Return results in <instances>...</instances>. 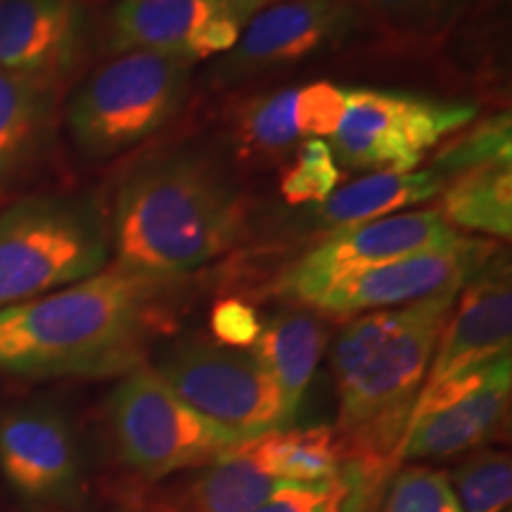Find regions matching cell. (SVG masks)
I'll list each match as a JSON object with an SVG mask.
<instances>
[{"label":"cell","mask_w":512,"mask_h":512,"mask_svg":"<svg viewBox=\"0 0 512 512\" xmlns=\"http://www.w3.org/2000/svg\"><path fill=\"white\" fill-rule=\"evenodd\" d=\"M505 512H510V510H505Z\"/></svg>","instance_id":"cell-32"},{"label":"cell","mask_w":512,"mask_h":512,"mask_svg":"<svg viewBox=\"0 0 512 512\" xmlns=\"http://www.w3.org/2000/svg\"><path fill=\"white\" fill-rule=\"evenodd\" d=\"M351 0H275L242 31L238 46L216 64V79L238 83L335 48L361 27Z\"/></svg>","instance_id":"cell-11"},{"label":"cell","mask_w":512,"mask_h":512,"mask_svg":"<svg viewBox=\"0 0 512 512\" xmlns=\"http://www.w3.org/2000/svg\"><path fill=\"white\" fill-rule=\"evenodd\" d=\"M339 183V166L325 138H306L297 147L294 166L283 174L280 192L290 204L325 202Z\"/></svg>","instance_id":"cell-28"},{"label":"cell","mask_w":512,"mask_h":512,"mask_svg":"<svg viewBox=\"0 0 512 512\" xmlns=\"http://www.w3.org/2000/svg\"><path fill=\"white\" fill-rule=\"evenodd\" d=\"M441 216L465 230L508 240L512 235V162L484 164L441 190Z\"/></svg>","instance_id":"cell-21"},{"label":"cell","mask_w":512,"mask_h":512,"mask_svg":"<svg viewBox=\"0 0 512 512\" xmlns=\"http://www.w3.org/2000/svg\"><path fill=\"white\" fill-rule=\"evenodd\" d=\"M216 342L233 349H252L261 332V320L252 306L240 299H223L214 306L209 318Z\"/></svg>","instance_id":"cell-31"},{"label":"cell","mask_w":512,"mask_h":512,"mask_svg":"<svg viewBox=\"0 0 512 512\" xmlns=\"http://www.w3.org/2000/svg\"><path fill=\"white\" fill-rule=\"evenodd\" d=\"M247 202L200 155L152 157L121 183L112 214L114 264L181 278L238 245Z\"/></svg>","instance_id":"cell-3"},{"label":"cell","mask_w":512,"mask_h":512,"mask_svg":"<svg viewBox=\"0 0 512 512\" xmlns=\"http://www.w3.org/2000/svg\"><path fill=\"white\" fill-rule=\"evenodd\" d=\"M328 344V330L316 313L285 311L261 325L254 347L266 373L283 394L285 411L294 422Z\"/></svg>","instance_id":"cell-18"},{"label":"cell","mask_w":512,"mask_h":512,"mask_svg":"<svg viewBox=\"0 0 512 512\" xmlns=\"http://www.w3.org/2000/svg\"><path fill=\"white\" fill-rule=\"evenodd\" d=\"M280 486L283 482L268 477L242 444L185 486L181 512H252Z\"/></svg>","instance_id":"cell-22"},{"label":"cell","mask_w":512,"mask_h":512,"mask_svg":"<svg viewBox=\"0 0 512 512\" xmlns=\"http://www.w3.org/2000/svg\"><path fill=\"white\" fill-rule=\"evenodd\" d=\"M256 465L283 484H316L342 475L344 446L332 427H306L247 441Z\"/></svg>","instance_id":"cell-20"},{"label":"cell","mask_w":512,"mask_h":512,"mask_svg":"<svg viewBox=\"0 0 512 512\" xmlns=\"http://www.w3.org/2000/svg\"><path fill=\"white\" fill-rule=\"evenodd\" d=\"M110 420L121 460L145 479L207 467L247 444L188 406L152 366L124 375L110 399Z\"/></svg>","instance_id":"cell-6"},{"label":"cell","mask_w":512,"mask_h":512,"mask_svg":"<svg viewBox=\"0 0 512 512\" xmlns=\"http://www.w3.org/2000/svg\"><path fill=\"white\" fill-rule=\"evenodd\" d=\"M505 356H512V273L508 254L496 252L460 290L420 394Z\"/></svg>","instance_id":"cell-13"},{"label":"cell","mask_w":512,"mask_h":512,"mask_svg":"<svg viewBox=\"0 0 512 512\" xmlns=\"http://www.w3.org/2000/svg\"><path fill=\"white\" fill-rule=\"evenodd\" d=\"M0 470L27 498L69 494L79 477L74 437L62 415L24 408L0 422Z\"/></svg>","instance_id":"cell-16"},{"label":"cell","mask_w":512,"mask_h":512,"mask_svg":"<svg viewBox=\"0 0 512 512\" xmlns=\"http://www.w3.org/2000/svg\"><path fill=\"white\" fill-rule=\"evenodd\" d=\"M496 252L494 242L460 238L448 247L403 256L330 287L313 302L311 311L328 316H361L370 311L399 309L448 290H463L467 280Z\"/></svg>","instance_id":"cell-12"},{"label":"cell","mask_w":512,"mask_h":512,"mask_svg":"<svg viewBox=\"0 0 512 512\" xmlns=\"http://www.w3.org/2000/svg\"><path fill=\"white\" fill-rule=\"evenodd\" d=\"M238 136L254 155H283L302 140L297 128V88L247 100L238 110Z\"/></svg>","instance_id":"cell-24"},{"label":"cell","mask_w":512,"mask_h":512,"mask_svg":"<svg viewBox=\"0 0 512 512\" xmlns=\"http://www.w3.org/2000/svg\"><path fill=\"white\" fill-rule=\"evenodd\" d=\"M363 19L403 41L446 34L479 0H351Z\"/></svg>","instance_id":"cell-23"},{"label":"cell","mask_w":512,"mask_h":512,"mask_svg":"<svg viewBox=\"0 0 512 512\" xmlns=\"http://www.w3.org/2000/svg\"><path fill=\"white\" fill-rule=\"evenodd\" d=\"M152 368L188 406L242 441L292 427L278 384L249 349L190 339Z\"/></svg>","instance_id":"cell-8"},{"label":"cell","mask_w":512,"mask_h":512,"mask_svg":"<svg viewBox=\"0 0 512 512\" xmlns=\"http://www.w3.org/2000/svg\"><path fill=\"white\" fill-rule=\"evenodd\" d=\"M57 86L46 76L0 69V185L46 147L55 126Z\"/></svg>","instance_id":"cell-17"},{"label":"cell","mask_w":512,"mask_h":512,"mask_svg":"<svg viewBox=\"0 0 512 512\" xmlns=\"http://www.w3.org/2000/svg\"><path fill=\"white\" fill-rule=\"evenodd\" d=\"M463 235L451 228L439 209L394 214L384 219L330 230V235L299 256L275 283V292L311 309L313 302L344 280L403 256L441 249Z\"/></svg>","instance_id":"cell-9"},{"label":"cell","mask_w":512,"mask_h":512,"mask_svg":"<svg viewBox=\"0 0 512 512\" xmlns=\"http://www.w3.org/2000/svg\"><path fill=\"white\" fill-rule=\"evenodd\" d=\"M347 110L332 133L335 159L354 171H413L432 147L477 119V105L384 88H344Z\"/></svg>","instance_id":"cell-7"},{"label":"cell","mask_w":512,"mask_h":512,"mask_svg":"<svg viewBox=\"0 0 512 512\" xmlns=\"http://www.w3.org/2000/svg\"><path fill=\"white\" fill-rule=\"evenodd\" d=\"M347 110L344 88L330 81H316L297 88V128L306 138H325L337 131Z\"/></svg>","instance_id":"cell-30"},{"label":"cell","mask_w":512,"mask_h":512,"mask_svg":"<svg viewBox=\"0 0 512 512\" xmlns=\"http://www.w3.org/2000/svg\"><path fill=\"white\" fill-rule=\"evenodd\" d=\"M349 479L339 475L316 484H283L252 512H344L349 501Z\"/></svg>","instance_id":"cell-29"},{"label":"cell","mask_w":512,"mask_h":512,"mask_svg":"<svg viewBox=\"0 0 512 512\" xmlns=\"http://www.w3.org/2000/svg\"><path fill=\"white\" fill-rule=\"evenodd\" d=\"M512 394V356L496 363L484 384L434 408L406 430L396 453V470L420 460H446L475 451L505 420Z\"/></svg>","instance_id":"cell-15"},{"label":"cell","mask_w":512,"mask_h":512,"mask_svg":"<svg viewBox=\"0 0 512 512\" xmlns=\"http://www.w3.org/2000/svg\"><path fill=\"white\" fill-rule=\"evenodd\" d=\"M271 3L275 0H117L110 48L155 50L197 64L228 55L247 24Z\"/></svg>","instance_id":"cell-10"},{"label":"cell","mask_w":512,"mask_h":512,"mask_svg":"<svg viewBox=\"0 0 512 512\" xmlns=\"http://www.w3.org/2000/svg\"><path fill=\"white\" fill-rule=\"evenodd\" d=\"M444 185V178L432 169L406 171V174L375 171L332 192L328 200L320 202L316 219L320 226L330 230L377 221L394 216L401 209L434 200L441 195Z\"/></svg>","instance_id":"cell-19"},{"label":"cell","mask_w":512,"mask_h":512,"mask_svg":"<svg viewBox=\"0 0 512 512\" xmlns=\"http://www.w3.org/2000/svg\"><path fill=\"white\" fill-rule=\"evenodd\" d=\"M375 512H463L451 479L425 465H401L384 486Z\"/></svg>","instance_id":"cell-27"},{"label":"cell","mask_w":512,"mask_h":512,"mask_svg":"<svg viewBox=\"0 0 512 512\" xmlns=\"http://www.w3.org/2000/svg\"><path fill=\"white\" fill-rule=\"evenodd\" d=\"M453 494L463 512H505L512 501L510 453L484 448L453 470Z\"/></svg>","instance_id":"cell-26"},{"label":"cell","mask_w":512,"mask_h":512,"mask_svg":"<svg viewBox=\"0 0 512 512\" xmlns=\"http://www.w3.org/2000/svg\"><path fill=\"white\" fill-rule=\"evenodd\" d=\"M460 290L434 294L399 309L356 316L332 349L349 501L344 512H375L432 354Z\"/></svg>","instance_id":"cell-1"},{"label":"cell","mask_w":512,"mask_h":512,"mask_svg":"<svg viewBox=\"0 0 512 512\" xmlns=\"http://www.w3.org/2000/svg\"><path fill=\"white\" fill-rule=\"evenodd\" d=\"M192 67L181 55L128 50L95 69L67 110L79 150L107 159L162 131L188 98Z\"/></svg>","instance_id":"cell-5"},{"label":"cell","mask_w":512,"mask_h":512,"mask_svg":"<svg viewBox=\"0 0 512 512\" xmlns=\"http://www.w3.org/2000/svg\"><path fill=\"white\" fill-rule=\"evenodd\" d=\"M79 0H0V69L60 83L81 55Z\"/></svg>","instance_id":"cell-14"},{"label":"cell","mask_w":512,"mask_h":512,"mask_svg":"<svg viewBox=\"0 0 512 512\" xmlns=\"http://www.w3.org/2000/svg\"><path fill=\"white\" fill-rule=\"evenodd\" d=\"M112 252L110 223L88 195H31L0 211V311L91 278Z\"/></svg>","instance_id":"cell-4"},{"label":"cell","mask_w":512,"mask_h":512,"mask_svg":"<svg viewBox=\"0 0 512 512\" xmlns=\"http://www.w3.org/2000/svg\"><path fill=\"white\" fill-rule=\"evenodd\" d=\"M178 278L112 264L0 311V375L100 377L145 366L174 318Z\"/></svg>","instance_id":"cell-2"},{"label":"cell","mask_w":512,"mask_h":512,"mask_svg":"<svg viewBox=\"0 0 512 512\" xmlns=\"http://www.w3.org/2000/svg\"><path fill=\"white\" fill-rule=\"evenodd\" d=\"M512 162V117L498 112L475 126H467L434 155L430 169L448 183L484 164Z\"/></svg>","instance_id":"cell-25"}]
</instances>
